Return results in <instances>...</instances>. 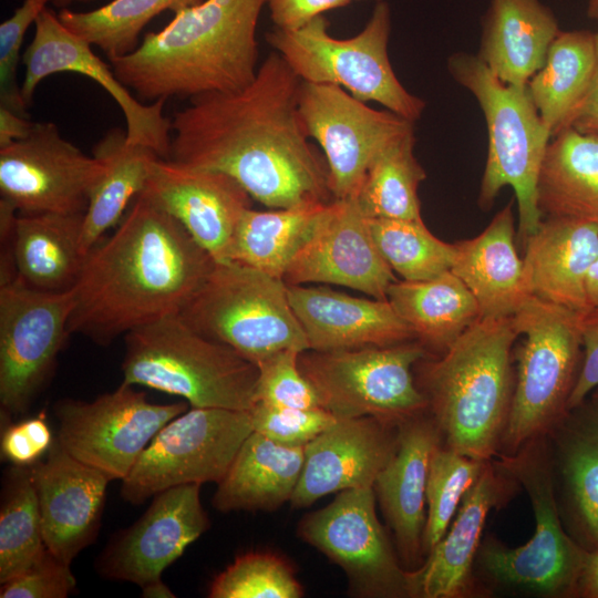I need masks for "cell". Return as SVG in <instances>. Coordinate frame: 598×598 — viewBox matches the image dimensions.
I'll return each mask as SVG.
<instances>
[{
    "mask_svg": "<svg viewBox=\"0 0 598 598\" xmlns=\"http://www.w3.org/2000/svg\"><path fill=\"white\" fill-rule=\"evenodd\" d=\"M300 84L272 51L244 89L193 97L174 113L169 158L230 176L271 209L331 202L327 163L300 118Z\"/></svg>",
    "mask_w": 598,
    "mask_h": 598,
    "instance_id": "cell-1",
    "label": "cell"
},
{
    "mask_svg": "<svg viewBox=\"0 0 598 598\" xmlns=\"http://www.w3.org/2000/svg\"><path fill=\"white\" fill-rule=\"evenodd\" d=\"M214 262L175 218L140 194L113 234L86 255L72 288L69 331L104 347L178 315Z\"/></svg>",
    "mask_w": 598,
    "mask_h": 598,
    "instance_id": "cell-2",
    "label": "cell"
},
{
    "mask_svg": "<svg viewBox=\"0 0 598 598\" xmlns=\"http://www.w3.org/2000/svg\"><path fill=\"white\" fill-rule=\"evenodd\" d=\"M267 0H203L130 53L109 59L141 101L193 99L247 86L258 71L257 24Z\"/></svg>",
    "mask_w": 598,
    "mask_h": 598,
    "instance_id": "cell-3",
    "label": "cell"
},
{
    "mask_svg": "<svg viewBox=\"0 0 598 598\" xmlns=\"http://www.w3.org/2000/svg\"><path fill=\"white\" fill-rule=\"evenodd\" d=\"M512 317L481 318L426 364L422 392L447 447L489 461L502 442L513 398Z\"/></svg>",
    "mask_w": 598,
    "mask_h": 598,
    "instance_id": "cell-4",
    "label": "cell"
},
{
    "mask_svg": "<svg viewBox=\"0 0 598 598\" xmlns=\"http://www.w3.org/2000/svg\"><path fill=\"white\" fill-rule=\"evenodd\" d=\"M123 383L179 396L190 408L249 411L258 367L172 315L124 336Z\"/></svg>",
    "mask_w": 598,
    "mask_h": 598,
    "instance_id": "cell-5",
    "label": "cell"
},
{
    "mask_svg": "<svg viewBox=\"0 0 598 598\" xmlns=\"http://www.w3.org/2000/svg\"><path fill=\"white\" fill-rule=\"evenodd\" d=\"M447 69L474 96L486 123L487 156L478 205L489 209L501 189L512 187L518 207L517 235L524 244L544 218L537 206V181L551 134L527 86L503 82L477 55L466 52L452 54Z\"/></svg>",
    "mask_w": 598,
    "mask_h": 598,
    "instance_id": "cell-6",
    "label": "cell"
},
{
    "mask_svg": "<svg viewBox=\"0 0 598 598\" xmlns=\"http://www.w3.org/2000/svg\"><path fill=\"white\" fill-rule=\"evenodd\" d=\"M178 315L256 365L281 350H309L285 280L237 261H215Z\"/></svg>",
    "mask_w": 598,
    "mask_h": 598,
    "instance_id": "cell-7",
    "label": "cell"
},
{
    "mask_svg": "<svg viewBox=\"0 0 598 598\" xmlns=\"http://www.w3.org/2000/svg\"><path fill=\"white\" fill-rule=\"evenodd\" d=\"M390 33V6L381 0L354 37H332L329 21L319 16L296 30L275 28L267 42L301 81L338 85L362 102H377L415 123L425 102L394 73L388 51Z\"/></svg>",
    "mask_w": 598,
    "mask_h": 598,
    "instance_id": "cell-8",
    "label": "cell"
},
{
    "mask_svg": "<svg viewBox=\"0 0 598 598\" xmlns=\"http://www.w3.org/2000/svg\"><path fill=\"white\" fill-rule=\"evenodd\" d=\"M582 315L530 297L512 317L525 340L502 439L508 448L537 439L568 411L582 359Z\"/></svg>",
    "mask_w": 598,
    "mask_h": 598,
    "instance_id": "cell-9",
    "label": "cell"
},
{
    "mask_svg": "<svg viewBox=\"0 0 598 598\" xmlns=\"http://www.w3.org/2000/svg\"><path fill=\"white\" fill-rule=\"evenodd\" d=\"M426 355L417 340L331 351L306 350L299 369L321 406L338 419L372 416L400 425L429 406L413 367Z\"/></svg>",
    "mask_w": 598,
    "mask_h": 598,
    "instance_id": "cell-10",
    "label": "cell"
},
{
    "mask_svg": "<svg viewBox=\"0 0 598 598\" xmlns=\"http://www.w3.org/2000/svg\"><path fill=\"white\" fill-rule=\"evenodd\" d=\"M252 432L249 411L190 408L165 424L121 481L124 501L140 505L182 485L218 483Z\"/></svg>",
    "mask_w": 598,
    "mask_h": 598,
    "instance_id": "cell-11",
    "label": "cell"
},
{
    "mask_svg": "<svg viewBox=\"0 0 598 598\" xmlns=\"http://www.w3.org/2000/svg\"><path fill=\"white\" fill-rule=\"evenodd\" d=\"M72 289L0 285L1 424L24 414L51 379L68 338Z\"/></svg>",
    "mask_w": 598,
    "mask_h": 598,
    "instance_id": "cell-12",
    "label": "cell"
},
{
    "mask_svg": "<svg viewBox=\"0 0 598 598\" xmlns=\"http://www.w3.org/2000/svg\"><path fill=\"white\" fill-rule=\"evenodd\" d=\"M496 465L518 481L528 494L535 532L524 545L507 548L491 542L481 553L484 568L498 581L539 594L574 592L585 551L563 529L548 462L539 444L503 456Z\"/></svg>",
    "mask_w": 598,
    "mask_h": 598,
    "instance_id": "cell-13",
    "label": "cell"
},
{
    "mask_svg": "<svg viewBox=\"0 0 598 598\" xmlns=\"http://www.w3.org/2000/svg\"><path fill=\"white\" fill-rule=\"evenodd\" d=\"M188 406L186 401L152 403L145 392L122 382L91 402L56 401L55 440L70 455L111 481H123L156 433Z\"/></svg>",
    "mask_w": 598,
    "mask_h": 598,
    "instance_id": "cell-14",
    "label": "cell"
},
{
    "mask_svg": "<svg viewBox=\"0 0 598 598\" xmlns=\"http://www.w3.org/2000/svg\"><path fill=\"white\" fill-rule=\"evenodd\" d=\"M373 487L339 492L307 514L298 536L337 564L358 597H413L412 571L404 570L380 524Z\"/></svg>",
    "mask_w": 598,
    "mask_h": 598,
    "instance_id": "cell-15",
    "label": "cell"
},
{
    "mask_svg": "<svg viewBox=\"0 0 598 598\" xmlns=\"http://www.w3.org/2000/svg\"><path fill=\"white\" fill-rule=\"evenodd\" d=\"M298 106L308 137L323 151L337 199L357 197L375 156L414 130L413 122L372 109L334 84L301 81Z\"/></svg>",
    "mask_w": 598,
    "mask_h": 598,
    "instance_id": "cell-16",
    "label": "cell"
},
{
    "mask_svg": "<svg viewBox=\"0 0 598 598\" xmlns=\"http://www.w3.org/2000/svg\"><path fill=\"white\" fill-rule=\"evenodd\" d=\"M104 164L65 140L52 122L35 123L0 148V194L21 215L84 213Z\"/></svg>",
    "mask_w": 598,
    "mask_h": 598,
    "instance_id": "cell-17",
    "label": "cell"
},
{
    "mask_svg": "<svg viewBox=\"0 0 598 598\" xmlns=\"http://www.w3.org/2000/svg\"><path fill=\"white\" fill-rule=\"evenodd\" d=\"M92 47L47 7L35 20L33 39L22 55L25 72L21 92L25 105L30 106L35 89L45 78L61 72L82 74L97 82L116 102L123 112L131 143L169 158L172 120L164 115L165 101L146 104L137 100Z\"/></svg>",
    "mask_w": 598,
    "mask_h": 598,
    "instance_id": "cell-18",
    "label": "cell"
},
{
    "mask_svg": "<svg viewBox=\"0 0 598 598\" xmlns=\"http://www.w3.org/2000/svg\"><path fill=\"white\" fill-rule=\"evenodd\" d=\"M210 522L200 502V485L165 489L131 526L112 535L95 559L96 573L109 580L140 587L163 571L198 539Z\"/></svg>",
    "mask_w": 598,
    "mask_h": 598,
    "instance_id": "cell-19",
    "label": "cell"
},
{
    "mask_svg": "<svg viewBox=\"0 0 598 598\" xmlns=\"http://www.w3.org/2000/svg\"><path fill=\"white\" fill-rule=\"evenodd\" d=\"M283 280L333 283L386 299L396 278L374 243L368 217L357 198L350 197L333 198L324 206Z\"/></svg>",
    "mask_w": 598,
    "mask_h": 598,
    "instance_id": "cell-20",
    "label": "cell"
},
{
    "mask_svg": "<svg viewBox=\"0 0 598 598\" xmlns=\"http://www.w3.org/2000/svg\"><path fill=\"white\" fill-rule=\"evenodd\" d=\"M141 195L175 218L215 260L226 261L251 197L230 176L158 157Z\"/></svg>",
    "mask_w": 598,
    "mask_h": 598,
    "instance_id": "cell-21",
    "label": "cell"
},
{
    "mask_svg": "<svg viewBox=\"0 0 598 598\" xmlns=\"http://www.w3.org/2000/svg\"><path fill=\"white\" fill-rule=\"evenodd\" d=\"M31 472L44 544L71 565L96 539L111 480L70 455L56 440Z\"/></svg>",
    "mask_w": 598,
    "mask_h": 598,
    "instance_id": "cell-22",
    "label": "cell"
},
{
    "mask_svg": "<svg viewBox=\"0 0 598 598\" xmlns=\"http://www.w3.org/2000/svg\"><path fill=\"white\" fill-rule=\"evenodd\" d=\"M392 426L372 416L338 419L305 446L291 506L305 508L332 493L373 487L398 445L399 431L393 434Z\"/></svg>",
    "mask_w": 598,
    "mask_h": 598,
    "instance_id": "cell-23",
    "label": "cell"
},
{
    "mask_svg": "<svg viewBox=\"0 0 598 598\" xmlns=\"http://www.w3.org/2000/svg\"><path fill=\"white\" fill-rule=\"evenodd\" d=\"M309 350L331 351L416 340L388 299L353 297L328 287L287 283Z\"/></svg>",
    "mask_w": 598,
    "mask_h": 598,
    "instance_id": "cell-24",
    "label": "cell"
},
{
    "mask_svg": "<svg viewBox=\"0 0 598 598\" xmlns=\"http://www.w3.org/2000/svg\"><path fill=\"white\" fill-rule=\"evenodd\" d=\"M523 245L525 283L532 297L579 313L591 309L586 280L598 257L597 225L545 216Z\"/></svg>",
    "mask_w": 598,
    "mask_h": 598,
    "instance_id": "cell-25",
    "label": "cell"
},
{
    "mask_svg": "<svg viewBox=\"0 0 598 598\" xmlns=\"http://www.w3.org/2000/svg\"><path fill=\"white\" fill-rule=\"evenodd\" d=\"M417 416L399 425L395 452L373 485L399 550L409 561L423 550L429 466L440 445L436 424Z\"/></svg>",
    "mask_w": 598,
    "mask_h": 598,
    "instance_id": "cell-26",
    "label": "cell"
},
{
    "mask_svg": "<svg viewBox=\"0 0 598 598\" xmlns=\"http://www.w3.org/2000/svg\"><path fill=\"white\" fill-rule=\"evenodd\" d=\"M514 240L513 203L509 202L481 234L454 244L451 270L474 296L482 318L513 317L532 297Z\"/></svg>",
    "mask_w": 598,
    "mask_h": 598,
    "instance_id": "cell-27",
    "label": "cell"
},
{
    "mask_svg": "<svg viewBox=\"0 0 598 598\" xmlns=\"http://www.w3.org/2000/svg\"><path fill=\"white\" fill-rule=\"evenodd\" d=\"M559 32L555 13L540 0H489L476 55L503 82L526 86Z\"/></svg>",
    "mask_w": 598,
    "mask_h": 598,
    "instance_id": "cell-28",
    "label": "cell"
},
{
    "mask_svg": "<svg viewBox=\"0 0 598 598\" xmlns=\"http://www.w3.org/2000/svg\"><path fill=\"white\" fill-rule=\"evenodd\" d=\"M503 485L488 461L465 494L451 527L412 571L413 597L455 598L470 586L471 569L487 514L502 496Z\"/></svg>",
    "mask_w": 598,
    "mask_h": 598,
    "instance_id": "cell-29",
    "label": "cell"
},
{
    "mask_svg": "<svg viewBox=\"0 0 598 598\" xmlns=\"http://www.w3.org/2000/svg\"><path fill=\"white\" fill-rule=\"evenodd\" d=\"M305 462V446H288L252 431L225 476L217 483L213 506L235 511H275L290 502Z\"/></svg>",
    "mask_w": 598,
    "mask_h": 598,
    "instance_id": "cell-30",
    "label": "cell"
},
{
    "mask_svg": "<svg viewBox=\"0 0 598 598\" xmlns=\"http://www.w3.org/2000/svg\"><path fill=\"white\" fill-rule=\"evenodd\" d=\"M84 213L19 215L12 255L18 281L51 292L72 289L86 256L81 250Z\"/></svg>",
    "mask_w": 598,
    "mask_h": 598,
    "instance_id": "cell-31",
    "label": "cell"
},
{
    "mask_svg": "<svg viewBox=\"0 0 598 598\" xmlns=\"http://www.w3.org/2000/svg\"><path fill=\"white\" fill-rule=\"evenodd\" d=\"M597 59L596 32L560 30L544 65L528 81L529 95L551 137L573 127L591 90Z\"/></svg>",
    "mask_w": 598,
    "mask_h": 598,
    "instance_id": "cell-32",
    "label": "cell"
},
{
    "mask_svg": "<svg viewBox=\"0 0 598 598\" xmlns=\"http://www.w3.org/2000/svg\"><path fill=\"white\" fill-rule=\"evenodd\" d=\"M542 215L598 226V136L573 127L551 137L537 181Z\"/></svg>",
    "mask_w": 598,
    "mask_h": 598,
    "instance_id": "cell-33",
    "label": "cell"
},
{
    "mask_svg": "<svg viewBox=\"0 0 598 598\" xmlns=\"http://www.w3.org/2000/svg\"><path fill=\"white\" fill-rule=\"evenodd\" d=\"M92 152L105 168L84 212L81 250L85 256L120 224L128 204L143 192L152 164L161 157L150 147L131 143L120 128L110 130Z\"/></svg>",
    "mask_w": 598,
    "mask_h": 598,
    "instance_id": "cell-34",
    "label": "cell"
},
{
    "mask_svg": "<svg viewBox=\"0 0 598 598\" xmlns=\"http://www.w3.org/2000/svg\"><path fill=\"white\" fill-rule=\"evenodd\" d=\"M386 299L419 342L443 352L482 318L474 296L452 270L427 280H396Z\"/></svg>",
    "mask_w": 598,
    "mask_h": 598,
    "instance_id": "cell-35",
    "label": "cell"
},
{
    "mask_svg": "<svg viewBox=\"0 0 598 598\" xmlns=\"http://www.w3.org/2000/svg\"><path fill=\"white\" fill-rule=\"evenodd\" d=\"M327 204L311 203L262 212L247 208L237 224L228 260L283 279Z\"/></svg>",
    "mask_w": 598,
    "mask_h": 598,
    "instance_id": "cell-36",
    "label": "cell"
},
{
    "mask_svg": "<svg viewBox=\"0 0 598 598\" xmlns=\"http://www.w3.org/2000/svg\"><path fill=\"white\" fill-rule=\"evenodd\" d=\"M414 145L413 130L389 143L370 164L355 197L368 218L422 220L417 190L426 173Z\"/></svg>",
    "mask_w": 598,
    "mask_h": 598,
    "instance_id": "cell-37",
    "label": "cell"
},
{
    "mask_svg": "<svg viewBox=\"0 0 598 598\" xmlns=\"http://www.w3.org/2000/svg\"><path fill=\"white\" fill-rule=\"evenodd\" d=\"M44 547L31 466L11 465L2 477L0 584L21 574Z\"/></svg>",
    "mask_w": 598,
    "mask_h": 598,
    "instance_id": "cell-38",
    "label": "cell"
},
{
    "mask_svg": "<svg viewBox=\"0 0 598 598\" xmlns=\"http://www.w3.org/2000/svg\"><path fill=\"white\" fill-rule=\"evenodd\" d=\"M203 0H112L90 11L63 8L62 23L109 59L132 52L140 44L143 29L164 11L176 13Z\"/></svg>",
    "mask_w": 598,
    "mask_h": 598,
    "instance_id": "cell-39",
    "label": "cell"
},
{
    "mask_svg": "<svg viewBox=\"0 0 598 598\" xmlns=\"http://www.w3.org/2000/svg\"><path fill=\"white\" fill-rule=\"evenodd\" d=\"M384 260L408 281L427 280L451 270L455 246L435 237L422 220L368 218Z\"/></svg>",
    "mask_w": 598,
    "mask_h": 598,
    "instance_id": "cell-40",
    "label": "cell"
},
{
    "mask_svg": "<svg viewBox=\"0 0 598 598\" xmlns=\"http://www.w3.org/2000/svg\"><path fill=\"white\" fill-rule=\"evenodd\" d=\"M486 462V461H485ZM485 462L440 445L434 450L426 483L423 551L429 554L447 532L465 494L480 477Z\"/></svg>",
    "mask_w": 598,
    "mask_h": 598,
    "instance_id": "cell-41",
    "label": "cell"
},
{
    "mask_svg": "<svg viewBox=\"0 0 598 598\" xmlns=\"http://www.w3.org/2000/svg\"><path fill=\"white\" fill-rule=\"evenodd\" d=\"M563 452L564 474L577 520L592 550L598 549V411L571 424Z\"/></svg>",
    "mask_w": 598,
    "mask_h": 598,
    "instance_id": "cell-42",
    "label": "cell"
},
{
    "mask_svg": "<svg viewBox=\"0 0 598 598\" xmlns=\"http://www.w3.org/2000/svg\"><path fill=\"white\" fill-rule=\"evenodd\" d=\"M303 589L291 567L267 551L238 556L210 584V598H300Z\"/></svg>",
    "mask_w": 598,
    "mask_h": 598,
    "instance_id": "cell-43",
    "label": "cell"
},
{
    "mask_svg": "<svg viewBox=\"0 0 598 598\" xmlns=\"http://www.w3.org/2000/svg\"><path fill=\"white\" fill-rule=\"evenodd\" d=\"M297 350H281L257 363L256 402L296 409H323L313 385L299 369Z\"/></svg>",
    "mask_w": 598,
    "mask_h": 598,
    "instance_id": "cell-44",
    "label": "cell"
},
{
    "mask_svg": "<svg viewBox=\"0 0 598 598\" xmlns=\"http://www.w3.org/2000/svg\"><path fill=\"white\" fill-rule=\"evenodd\" d=\"M52 0H23L0 24V106L29 116L18 83V65L24 35Z\"/></svg>",
    "mask_w": 598,
    "mask_h": 598,
    "instance_id": "cell-45",
    "label": "cell"
},
{
    "mask_svg": "<svg viewBox=\"0 0 598 598\" xmlns=\"http://www.w3.org/2000/svg\"><path fill=\"white\" fill-rule=\"evenodd\" d=\"M249 413L252 431L288 446H306L338 420L321 408H280L259 402Z\"/></svg>",
    "mask_w": 598,
    "mask_h": 598,
    "instance_id": "cell-46",
    "label": "cell"
},
{
    "mask_svg": "<svg viewBox=\"0 0 598 598\" xmlns=\"http://www.w3.org/2000/svg\"><path fill=\"white\" fill-rule=\"evenodd\" d=\"M71 565L47 546L18 576L1 584V598H66L76 589Z\"/></svg>",
    "mask_w": 598,
    "mask_h": 598,
    "instance_id": "cell-47",
    "label": "cell"
},
{
    "mask_svg": "<svg viewBox=\"0 0 598 598\" xmlns=\"http://www.w3.org/2000/svg\"><path fill=\"white\" fill-rule=\"evenodd\" d=\"M54 440L44 412L1 424V458L11 465L31 466L42 460Z\"/></svg>",
    "mask_w": 598,
    "mask_h": 598,
    "instance_id": "cell-48",
    "label": "cell"
},
{
    "mask_svg": "<svg viewBox=\"0 0 598 598\" xmlns=\"http://www.w3.org/2000/svg\"><path fill=\"white\" fill-rule=\"evenodd\" d=\"M581 344L582 359L568 400V411L579 408L585 398L598 388V307L581 317Z\"/></svg>",
    "mask_w": 598,
    "mask_h": 598,
    "instance_id": "cell-49",
    "label": "cell"
},
{
    "mask_svg": "<svg viewBox=\"0 0 598 598\" xmlns=\"http://www.w3.org/2000/svg\"><path fill=\"white\" fill-rule=\"evenodd\" d=\"M352 0H267L269 16L280 30L302 28L324 12L348 6Z\"/></svg>",
    "mask_w": 598,
    "mask_h": 598,
    "instance_id": "cell-50",
    "label": "cell"
},
{
    "mask_svg": "<svg viewBox=\"0 0 598 598\" xmlns=\"http://www.w3.org/2000/svg\"><path fill=\"white\" fill-rule=\"evenodd\" d=\"M33 125L28 116L0 106V148L24 138Z\"/></svg>",
    "mask_w": 598,
    "mask_h": 598,
    "instance_id": "cell-51",
    "label": "cell"
},
{
    "mask_svg": "<svg viewBox=\"0 0 598 598\" xmlns=\"http://www.w3.org/2000/svg\"><path fill=\"white\" fill-rule=\"evenodd\" d=\"M596 34L598 42V33ZM573 128L598 136V59L591 90L573 123Z\"/></svg>",
    "mask_w": 598,
    "mask_h": 598,
    "instance_id": "cell-52",
    "label": "cell"
},
{
    "mask_svg": "<svg viewBox=\"0 0 598 598\" xmlns=\"http://www.w3.org/2000/svg\"><path fill=\"white\" fill-rule=\"evenodd\" d=\"M574 592L598 598V549L585 551Z\"/></svg>",
    "mask_w": 598,
    "mask_h": 598,
    "instance_id": "cell-53",
    "label": "cell"
},
{
    "mask_svg": "<svg viewBox=\"0 0 598 598\" xmlns=\"http://www.w3.org/2000/svg\"><path fill=\"white\" fill-rule=\"evenodd\" d=\"M587 298L590 308L598 307V257L590 267L586 280Z\"/></svg>",
    "mask_w": 598,
    "mask_h": 598,
    "instance_id": "cell-54",
    "label": "cell"
},
{
    "mask_svg": "<svg viewBox=\"0 0 598 598\" xmlns=\"http://www.w3.org/2000/svg\"><path fill=\"white\" fill-rule=\"evenodd\" d=\"M142 588V596L146 598H173L175 595L168 588V586L162 580V578L153 580Z\"/></svg>",
    "mask_w": 598,
    "mask_h": 598,
    "instance_id": "cell-55",
    "label": "cell"
},
{
    "mask_svg": "<svg viewBox=\"0 0 598 598\" xmlns=\"http://www.w3.org/2000/svg\"><path fill=\"white\" fill-rule=\"evenodd\" d=\"M587 16L598 25V0H587ZM596 32L598 33V28Z\"/></svg>",
    "mask_w": 598,
    "mask_h": 598,
    "instance_id": "cell-56",
    "label": "cell"
},
{
    "mask_svg": "<svg viewBox=\"0 0 598 598\" xmlns=\"http://www.w3.org/2000/svg\"><path fill=\"white\" fill-rule=\"evenodd\" d=\"M90 1H94V0H52V2L60 7V8H66L68 6L72 4V3H78V2H90Z\"/></svg>",
    "mask_w": 598,
    "mask_h": 598,
    "instance_id": "cell-57",
    "label": "cell"
},
{
    "mask_svg": "<svg viewBox=\"0 0 598 598\" xmlns=\"http://www.w3.org/2000/svg\"><path fill=\"white\" fill-rule=\"evenodd\" d=\"M596 403H597V405H598V391H597V393H596Z\"/></svg>",
    "mask_w": 598,
    "mask_h": 598,
    "instance_id": "cell-58",
    "label": "cell"
},
{
    "mask_svg": "<svg viewBox=\"0 0 598 598\" xmlns=\"http://www.w3.org/2000/svg\"><path fill=\"white\" fill-rule=\"evenodd\" d=\"M352 1H353V0H352ZM373 1H377V2H379V1H381V0H373Z\"/></svg>",
    "mask_w": 598,
    "mask_h": 598,
    "instance_id": "cell-59",
    "label": "cell"
}]
</instances>
